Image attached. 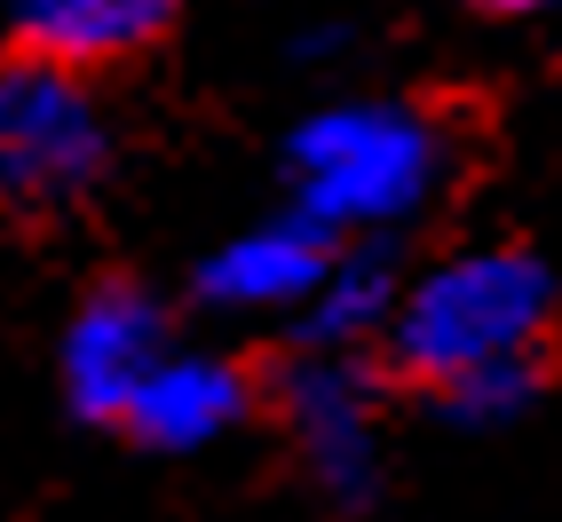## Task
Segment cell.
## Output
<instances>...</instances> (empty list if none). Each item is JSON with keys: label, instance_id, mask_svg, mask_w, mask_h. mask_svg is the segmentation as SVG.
Instances as JSON below:
<instances>
[{"label": "cell", "instance_id": "277c9868", "mask_svg": "<svg viewBox=\"0 0 562 522\" xmlns=\"http://www.w3.org/2000/svg\"><path fill=\"white\" fill-rule=\"evenodd\" d=\"M120 167V127L88 71L41 56L0 64V222L88 206Z\"/></svg>", "mask_w": 562, "mask_h": 522}, {"label": "cell", "instance_id": "7a4b0ae2", "mask_svg": "<svg viewBox=\"0 0 562 522\" xmlns=\"http://www.w3.org/2000/svg\"><path fill=\"white\" fill-rule=\"evenodd\" d=\"M554 317H562V277L539 246L468 238V246H443L428 261H404L396 317L372 356L389 364V381L404 396H428L475 364L554 349Z\"/></svg>", "mask_w": 562, "mask_h": 522}, {"label": "cell", "instance_id": "7c38bea8", "mask_svg": "<svg viewBox=\"0 0 562 522\" xmlns=\"http://www.w3.org/2000/svg\"><path fill=\"white\" fill-rule=\"evenodd\" d=\"M468 9L492 24H539V16H562V0H468Z\"/></svg>", "mask_w": 562, "mask_h": 522}, {"label": "cell", "instance_id": "ba28073f", "mask_svg": "<svg viewBox=\"0 0 562 522\" xmlns=\"http://www.w3.org/2000/svg\"><path fill=\"white\" fill-rule=\"evenodd\" d=\"M191 0H0V41L9 56H41L64 71H120L175 41Z\"/></svg>", "mask_w": 562, "mask_h": 522}, {"label": "cell", "instance_id": "5b68a950", "mask_svg": "<svg viewBox=\"0 0 562 522\" xmlns=\"http://www.w3.org/2000/svg\"><path fill=\"white\" fill-rule=\"evenodd\" d=\"M182 341L175 309L151 277L135 270H111L95 277L80 302H71L64 332H56V388H64V412L80 428H120V412L135 404V388L151 381V364Z\"/></svg>", "mask_w": 562, "mask_h": 522}, {"label": "cell", "instance_id": "52a82bcc", "mask_svg": "<svg viewBox=\"0 0 562 522\" xmlns=\"http://www.w3.org/2000/svg\"><path fill=\"white\" fill-rule=\"evenodd\" d=\"M333 246H341V238H333L325 222H310L302 206H278L261 222H238V230H222L199 253L191 302L214 309V317H278V325H293V309L317 293Z\"/></svg>", "mask_w": 562, "mask_h": 522}, {"label": "cell", "instance_id": "3957f363", "mask_svg": "<svg viewBox=\"0 0 562 522\" xmlns=\"http://www.w3.org/2000/svg\"><path fill=\"white\" fill-rule=\"evenodd\" d=\"M396 396L404 388L389 381L381 356L285 341V356L270 364V420L285 435L293 467H302L310 499H325L349 522L381 514V499H389V404Z\"/></svg>", "mask_w": 562, "mask_h": 522}, {"label": "cell", "instance_id": "8992f818", "mask_svg": "<svg viewBox=\"0 0 562 522\" xmlns=\"http://www.w3.org/2000/svg\"><path fill=\"white\" fill-rule=\"evenodd\" d=\"M261 412H270V364H254L238 349L175 341L151 364V381L135 388V404L120 412V435L151 459H199Z\"/></svg>", "mask_w": 562, "mask_h": 522}, {"label": "cell", "instance_id": "30bf717a", "mask_svg": "<svg viewBox=\"0 0 562 522\" xmlns=\"http://www.w3.org/2000/svg\"><path fill=\"white\" fill-rule=\"evenodd\" d=\"M554 381H562L554 349H522V356L475 364V372H460V381L428 388L420 404H428V420H436V428H460V435H499V428H522V420H531L539 404L554 396Z\"/></svg>", "mask_w": 562, "mask_h": 522}, {"label": "cell", "instance_id": "6da1fadb", "mask_svg": "<svg viewBox=\"0 0 562 522\" xmlns=\"http://www.w3.org/2000/svg\"><path fill=\"white\" fill-rule=\"evenodd\" d=\"M285 206L333 238H404L460 174V135L420 95H325L278 143Z\"/></svg>", "mask_w": 562, "mask_h": 522}, {"label": "cell", "instance_id": "8fae6325", "mask_svg": "<svg viewBox=\"0 0 562 522\" xmlns=\"http://www.w3.org/2000/svg\"><path fill=\"white\" fill-rule=\"evenodd\" d=\"M349 48V24H302L285 41V64H325V56H341Z\"/></svg>", "mask_w": 562, "mask_h": 522}, {"label": "cell", "instance_id": "9c48e42d", "mask_svg": "<svg viewBox=\"0 0 562 522\" xmlns=\"http://www.w3.org/2000/svg\"><path fill=\"white\" fill-rule=\"evenodd\" d=\"M396 293H404V253L396 238H341L325 261V277L302 309H293L285 341L302 349H381V332L396 317Z\"/></svg>", "mask_w": 562, "mask_h": 522}]
</instances>
